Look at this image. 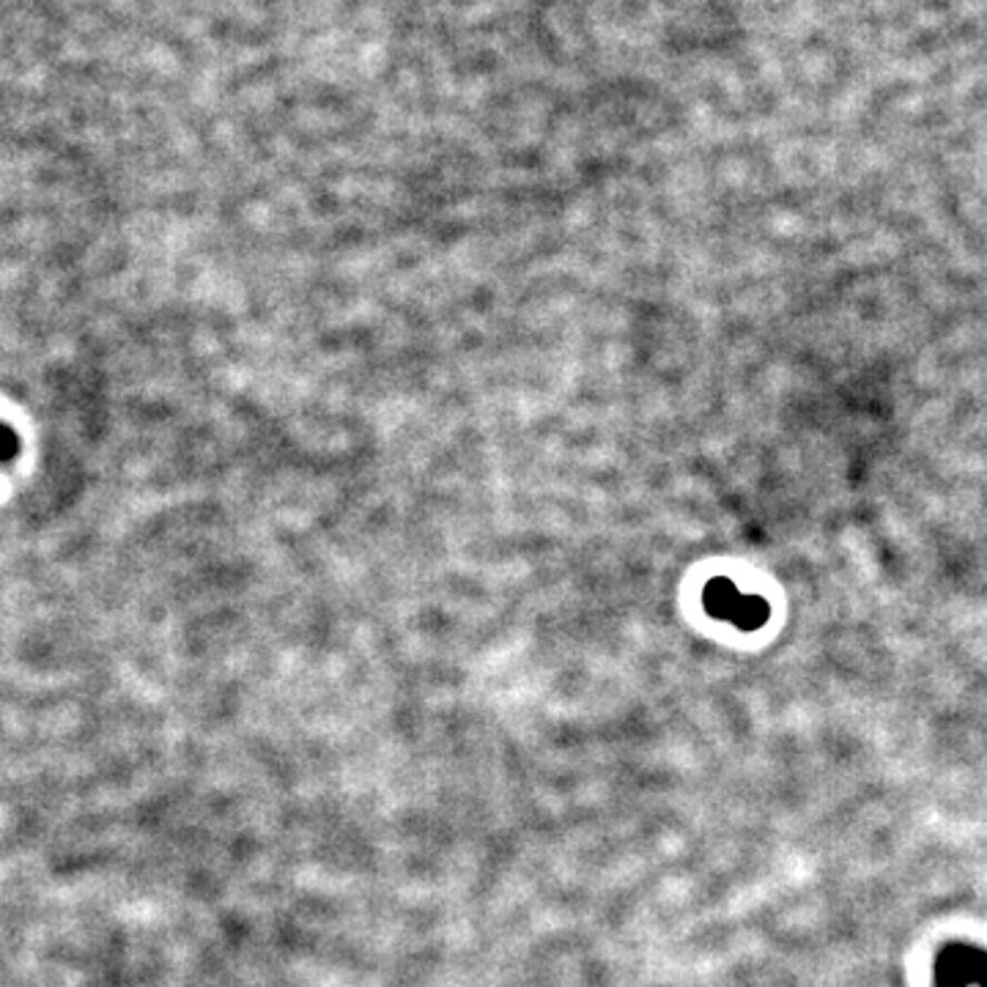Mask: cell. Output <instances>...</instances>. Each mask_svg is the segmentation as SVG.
Wrapping results in <instances>:
<instances>
[{"mask_svg":"<svg viewBox=\"0 0 987 987\" xmlns=\"http://www.w3.org/2000/svg\"><path fill=\"white\" fill-rule=\"evenodd\" d=\"M705 606L711 614L730 620V623H736L743 631L760 629L768 620L766 601L738 593L736 584L727 582V579H717V582L708 584Z\"/></svg>","mask_w":987,"mask_h":987,"instance_id":"6da1fadb","label":"cell"},{"mask_svg":"<svg viewBox=\"0 0 987 987\" xmlns=\"http://www.w3.org/2000/svg\"><path fill=\"white\" fill-rule=\"evenodd\" d=\"M987 987V951L971 944H951L938 955L936 987Z\"/></svg>","mask_w":987,"mask_h":987,"instance_id":"7a4b0ae2","label":"cell"},{"mask_svg":"<svg viewBox=\"0 0 987 987\" xmlns=\"http://www.w3.org/2000/svg\"><path fill=\"white\" fill-rule=\"evenodd\" d=\"M14 447H17L14 436H11L6 428H0V458L11 456V453H14Z\"/></svg>","mask_w":987,"mask_h":987,"instance_id":"3957f363","label":"cell"}]
</instances>
